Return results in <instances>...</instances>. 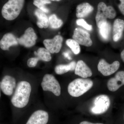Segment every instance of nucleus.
<instances>
[{
	"mask_svg": "<svg viewBox=\"0 0 124 124\" xmlns=\"http://www.w3.org/2000/svg\"><path fill=\"white\" fill-rule=\"evenodd\" d=\"M31 91V87L29 82L24 81L18 82L11 98V103L17 108L26 107L29 102Z\"/></svg>",
	"mask_w": 124,
	"mask_h": 124,
	"instance_id": "obj_1",
	"label": "nucleus"
},
{
	"mask_svg": "<svg viewBox=\"0 0 124 124\" xmlns=\"http://www.w3.org/2000/svg\"><path fill=\"white\" fill-rule=\"evenodd\" d=\"M24 4V0H8L1 9L2 17L8 21L15 20L20 14Z\"/></svg>",
	"mask_w": 124,
	"mask_h": 124,
	"instance_id": "obj_2",
	"label": "nucleus"
},
{
	"mask_svg": "<svg viewBox=\"0 0 124 124\" xmlns=\"http://www.w3.org/2000/svg\"><path fill=\"white\" fill-rule=\"evenodd\" d=\"M93 84V81L90 79L77 78L69 84L68 91L71 96L78 97L90 90Z\"/></svg>",
	"mask_w": 124,
	"mask_h": 124,
	"instance_id": "obj_3",
	"label": "nucleus"
},
{
	"mask_svg": "<svg viewBox=\"0 0 124 124\" xmlns=\"http://www.w3.org/2000/svg\"><path fill=\"white\" fill-rule=\"evenodd\" d=\"M116 16L115 10L111 6H107L104 2L99 3L97 12L95 17L97 26L99 28L103 23L107 22V19H113Z\"/></svg>",
	"mask_w": 124,
	"mask_h": 124,
	"instance_id": "obj_4",
	"label": "nucleus"
},
{
	"mask_svg": "<svg viewBox=\"0 0 124 124\" xmlns=\"http://www.w3.org/2000/svg\"><path fill=\"white\" fill-rule=\"evenodd\" d=\"M111 104L110 98L106 94L99 95L94 98L90 108L91 113L95 115H101L106 112Z\"/></svg>",
	"mask_w": 124,
	"mask_h": 124,
	"instance_id": "obj_5",
	"label": "nucleus"
},
{
	"mask_svg": "<svg viewBox=\"0 0 124 124\" xmlns=\"http://www.w3.org/2000/svg\"><path fill=\"white\" fill-rule=\"evenodd\" d=\"M44 91L52 92L54 95L59 96L61 94V88L60 84L55 77L51 74H46L41 83Z\"/></svg>",
	"mask_w": 124,
	"mask_h": 124,
	"instance_id": "obj_6",
	"label": "nucleus"
},
{
	"mask_svg": "<svg viewBox=\"0 0 124 124\" xmlns=\"http://www.w3.org/2000/svg\"><path fill=\"white\" fill-rule=\"evenodd\" d=\"M37 39L34 29L29 27L25 31L24 33L19 38H17L19 44L27 48H30L35 45Z\"/></svg>",
	"mask_w": 124,
	"mask_h": 124,
	"instance_id": "obj_7",
	"label": "nucleus"
},
{
	"mask_svg": "<svg viewBox=\"0 0 124 124\" xmlns=\"http://www.w3.org/2000/svg\"><path fill=\"white\" fill-rule=\"evenodd\" d=\"M120 63L117 61L109 64L103 59H101L98 65V71L103 75L108 76L115 73L119 68Z\"/></svg>",
	"mask_w": 124,
	"mask_h": 124,
	"instance_id": "obj_8",
	"label": "nucleus"
},
{
	"mask_svg": "<svg viewBox=\"0 0 124 124\" xmlns=\"http://www.w3.org/2000/svg\"><path fill=\"white\" fill-rule=\"evenodd\" d=\"M72 38L81 45L90 46L93 45V41L89 33L81 28H76L75 29Z\"/></svg>",
	"mask_w": 124,
	"mask_h": 124,
	"instance_id": "obj_9",
	"label": "nucleus"
},
{
	"mask_svg": "<svg viewBox=\"0 0 124 124\" xmlns=\"http://www.w3.org/2000/svg\"><path fill=\"white\" fill-rule=\"evenodd\" d=\"M63 40V39L62 36L57 35L52 39L44 40L43 43L46 48L50 53H58L62 48Z\"/></svg>",
	"mask_w": 124,
	"mask_h": 124,
	"instance_id": "obj_10",
	"label": "nucleus"
},
{
	"mask_svg": "<svg viewBox=\"0 0 124 124\" xmlns=\"http://www.w3.org/2000/svg\"><path fill=\"white\" fill-rule=\"evenodd\" d=\"M16 86V80L13 77L5 76L0 84V87L5 94L10 96L13 94L14 89Z\"/></svg>",
	"mask_w": 124,
	"mask_h": 124,
	"instance_id": "obj_11",
	"label": "nucleus"
},
{
	"mask_svg": "<svg viewBox=\"0 0 124 124\" xmlns=\"http://www.w3.org/2000/svg\"><path fill=\"white\" fill-rule=\"evenodd\" d=\"M124 85V71H121L116 73L115 77L109 79L107 85L109 91L115 92Z\"/></svg>",
	"mask_w": 124,
	"mask_h": 124,
	"instance_id": "obj_12",
	"label": "nucleus"
},
{
	"mask_svg": "<svg viewBox=\"0 0 124 124\" xmlns=\"http://www.w3.org/2000/svg\"><path fill=\"white\" fill-rule=\"evenodd\" d=\"M48 120V112L42 110H38L32 114L26 124H46Z\"/></svg>",
	"mask_w": 124,
	"mask_h": 124,
	"instance_id": "obj_13",
	"label": "nucleus"
},
{
	"mask_svg": "<svg viewBox=\"0 0 124 124\" xmlns=\"http://www.w3.org/2000/svg\"><path fill=\"white\" fill-rule=\"evenodd\" d=\"M18 44L17 38L13 33L5 34L0 40V48L3 50H8L10 47Z\"/></svg>",
	"mask_w": 124,
	"mask_h": 124,
	"instance_id": "obj_14",
	"label": "nucleus"
},
{
	"mask_svg": "<svg viewBox=\"0 0 124 124\" xmlns=\"http://www.w3.org/2000/svg\"><path fill=\"white\" fill-rule=\"evenodd\" d=\"M75 74L83 78L90 77L93 72L89 67L84 61L80 60L77 63L75 69Z\"/></svg>",
	"mask_w": 124,
	"mask_h": 124,
	"instance_id": "obj_15",
	"label": "nucleus"
},
{
	"mask_svg": "<svg viewBox=\"0 0 124 124\" xmlns=\"http://www.w3.org/2000/svg\"><path fill=\"white\" fill-rule=\"evenodd\" d=\"M124 30V20L116 19L114 21L113 27L112 38L113 41L117 42L122 37Z\"/></svg>",
	"mask_w": 124,
	"mask_h": 124,
	"instance_id": "obj_16",
	"label": "nucleus"
},
{
	"mask_svg": "<svg viewBox=\"0 0 124 124\" xmlns=\"http://www.w3.org/2000/svg\"><path fill=\"white\" fill-rule=\"evenodd\" d=\"M93 7L88 2L78 5L76 8L77 17L78 18L85 17L93 12Z\"/></svg>",
	"mask_w": 124,
	"mask_h": 124,
	"instance_id": "obj_17",
	"label": "nucleus"
},
{
	"mask_svg": "<svg viewBox=\"0 0 124 124\" xmlns=\"http://www.w3.org/2000/svg\"><path fill=\"white\" fill-rule=\"evenodd\" d=\"M35 15L37 18V24L40 28H46L49 25V18L45 13L41 10L37 9L35 10Z\"/></svg>",
	"mask_w": 124,
	"mask_h": 124,
	"instance_id": "obj_18",
	"label": "nucleus"
},
{
	"mask_svg": "<svg viewBox=\"0 0 124 124\" xmlns=\"http://www.w3.org/2000/svg\"><path fill=\"white\" fill-rule=\"evenodd\" d=\"M76 64L77 63L75 61H72L68 64H59L55 67L54 71L58 75H62L69 71L75 70Z\"/></svg>",
	"mask_w": 124,
	"mask_h": 124,
	"instance_id": "obj_19",
	"label": "nucleus"
},
{
	"mask_svg": "<svg viewBox=\"0 0 124 124\" xmlns=\"http://www.w3.org/2000/svg\"><path fill=\"white\" fill-rule=\"evenodd\" d=\"M35 54L39 60L45 62H50L51 59L50 53L46 48H40L38 49L37 52H35Z\"/></svg>",
	"mask_w": 124,
	"mask_h": 124,
	"instance_id": "obj_20",
	"label": "nucleus"
},
{
	"mask_svg": "<svg viewBox=\"0 0 124 124\" xmlns=\"http://www.w3.org/2000/svg\"><path fill=\"white\" fill-rule=\"evenodd\" d=\"M49 25L51 28L57 29L60 27L62 25L63 22L61 19L57 17L55 14H52L49 17Z\"/></svg>",
	"mask_w": 124,
	"mask_h": 124,
	"instance_id": "obj_21",
	"label": "nucleus"
},
{
	"mask_svg": "<svg viewBox=\"0 0 124 124\" xmlns=\"http://www.w3.org/2000/svg\"><path fill=\"white\" fill-rule=\"evenodd\" d=\"M51 3V1L50 0H33V4L35 6L46 13H48L49 10L46 7L45 5Z\"/></svg>",
	"mask_w": 124,
	"mask_h": 124,
	"instance_id": "obj_22",
	"label": "nucleus"
},
{
	"mask_svg": "<svg viewBox=\"0 0 124 124\" xmlns=\"http://www.w3.org/2000/svg\"><path fill=\"white\" fill-rule=\"evenodd\" d=\"M66 44L70 47L71 50L75 54H78L80 52L79 44L73 39H69L67 40Z\"/></svg>",
	"mask_w": 124,
	"mask_h": 124,
	"instance_id": "obj_23",
	"label": "nucleus"
},
{
	"mask_svg": "<svg viewBox=\"0 0 124 124\" xmlns=\"http://www.w3.org/2000/svg\"><path fill=\"white\" fill-rule=\"evenodd\" d=\"M99 28V33L103 39L104 40L107 39L109 30V25L107 21L102 23Z\"/></svg>",
	"mask_w": 124,
	"mask_h": 124,
	"instance_id": "obj_24",
	"label": "nucleus"
},
{
	"mask_svg": "<svg viewBox=\"0 0 124 124\" xmlns=\"http://www.w3.org/2000/svg\"><path fill=\"white\" fill-rule=\"evenodd\" d=\"M76 23L79 26L83 27L84 28L88 31H91L93 29L92 25L88 24L84 19H79L76 20Z\"/></svg>",
	"mask_w": 124,
	"mask_h": 124,
	"instance_id": "obj_25",
	"label": "nucleus"
},
{
	"mask_svg": "<svg viewBox=\"0 0 124 124\" xmlns=\"http://www.w3.org/2000/svg\"><path fill=\"white\" fill-rule=\"evenodd\" d=\"M39 60L37 57L30 58L28 60L27 64L29 67H34L36 66Z\"/></svg>",
	"mask_w": 124,
	"mask_h": 124,
	"instance_id": "obj_26",
	"label": "nucleus"
},
{
	"mask_svg": "<svg viewBox=\"0 0 124 124\" xmlns=\"http://www.w3.org/2000/svg\"><path fill=\"white\" fill-rule=\"evenodd\" d=\"M120 4L118 6L119 9L121 13L124 15V0H119Z\"/></svg>",
	"mask_w": 124,
	"mask_h": 124,
	"instance_id": "obj_27",
	"label": "nucleus"
},
{
	"mask_svg": "<svg viewBox=\"0 0 124 124\" xmlns=\"http://www.w3.org/2000/svg\"><path fill=\"white\" fill-rule=\"evenodd\" d=\"M79 124H104L101 123H93L87 121H83L81 122Z\"/></svg>",
	"mask_w": 124,
	"mask_h": 124,
	"instance_id": "obj_28",
	"label": "nucleus"
},
{
	"mask_svg": "<svg viewBox=\"0 0 124 124\" xmlns=\"http://www.w3.org/2000/svg\"><path fill=\"white\" fill-rule=\"evenodd\" d=\"M121 58L123 62H124V49L121 52Z\"/></svg>",
	"mask_w": 124,
	"mask_h": 124,
	"instance_id": "obj_29",
	"label": "nucleus"
},
{
	"mask_svg": "<svg viewBox=\"0 0 124 124\" xmlns=\"http://www.w3.org/2000/svg\"><path fill=\"white\" fill-rule=\"evenodd\" d=\"M50 0L53 1H60L61 0Z\"/></svg>",
	"mask_w": 124,
	"mask_h": 124,
	"instance_id": "obj_30",
	"label": "nucleus"
},
{
	"mask_svg": "<svg viewBox=\"0 0 124 124\" xmlns=\"http://www.w3.org/2000/svg\"><path fill=\"white\" fill-rule=\"evenodd\" d=\"M0 97H1V92H0Z\"/></svg>",
	"mask_w": 124,
	"mask_h": 124,
	"instance_id": "obj_31",
	"label": "nucleus"
},
{
	"mask_svg": "<svg viewBox=\"0 0 124 124\" xmlns=\"http://www.w3.org/2000/svg\"></svg>",
	"mask_w": 124,
	"mask_h": 124,
	"instance_id": "obj_32",
	"label": "nucleus"
}]
</instances>
